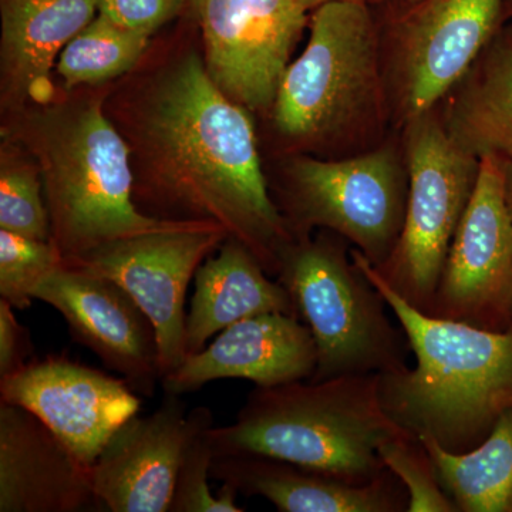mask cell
<instances>
[{"label":"cell","instance_id":"30bf717a","mask_svg":"<svg viewBox=\"0 0 512 512\" xmlns=\"http://www.w3.org/2000/svg\"><path fill=\"white\" fill-rule=\"evenodd\" d=\"M227 238L224 229L210 222H173L117 239L66 265L106 276L130 293L156 329L164 377L185 359L188 286Z\"/></svg>","mask_w":512,"mask_h":512},{"label":"cell","instance_id":"2e32d148","mask_svg":"<svg viewBox=\"0 0 512 512\" xmlns=\"http://www.w3.org/2000/svg\"><path fill=\"white\" fill-rule=\"evenodd\" d=\"M315 340L301 319L264 313L234 323L200 352L161 380L164 393H194L221 379H244L258 387L311 379L316 370Z\"/></svg>","mask_w":512,"mask_h":512},{"label":"cell","instance_id":"e0dca14e","mask_svg":"<svg viewBox=\"0 0 512 512\" xmlns=\"http://www.w3.org/2000/svg\"><path fill=\"white\" fill-rule=\"evenodd\" d=\"M104 511L90 467L35 414L0 402V512Z\"/></svg>","mask_w":512,"mask_h":512},{"label":"cell","instance_id":"603a6c76","mask_svg":"<svg viewBox=\"0 0 512 512\" xmlns=\"http://www.w3.org/2000/svg\"><path fill=\"white\" fill-rule=\"evenodd\" d=\"M153 37L97 15L64 47L56 63L57 84L76 89L114 82L137 66Z\"/></svg>","mask_w":512,"mask_h":512},{"label":"cell","instance_id":"44dd1931","mask_svg":"<svg viewBox=\"0 0 512 512\" xmlns=\"http://www.w3.org/2000/svg\"><path fill=\"white\" fill-rule=\"evenodd\" d=\"M448 136L477 157L512 160V20L439 104Z\"/></svg>","mask_w":512,"mask_h":512},{"label":"cell","instance_id":"4dcf8cb0","mask_svg":"<svg viewBox=\"0 0 512 512\" xmlns=\"http://www.w3.org/2000/svg\"><path fill=\"white\" fill-rule=\"evenodd\" d=\"M303 9L312 12L313 9L319 8V6L325 5L330 2H357V3H369V0H296Z\"/></svg>","mask_w":512,"mask_h":512},{"label":"cell","instance_id":"52a82bcc","mask_svg":"<svg viewBox=\"0 0 512 512\" xmlns=\"http://www.w3.org/2000/svg\"><path fill=\"white\" fill-rule=\"evenodd\" d=\"M268 177L295 238L318 229L340 235L375 268L392 255L406 218L409 175L403 148L382 143L355 156H282Z\"/></svg>","mask_w":512,"mask_h":512},{"label":"cell","instance_id":"cb8c5ba5","mask_svg":"<svg viewBox=\"0 0 512 512\" xmlns=\"http://www.w3.org/2000/svg\"><path fill=\"white\" fill-rule=\"evenodd\" d=\"M0 229L50 241L42 173L32 153L0 134Z\"/></svg>","mask_w":512,"mask_h":512},{"label":"cell","instance_id":"7c38bea8","mask_svg":"<svg viewBox=\"0 0 512 512\" xmlns=\"http://www.w3.org/2000/svg\"><path fill=\"white\" fill-rule=\"evenodd\" d=\"M512 224L500 158L484 157L447 252L429 315L488 330L512 328Z\"/></svg>","mask_w":512,"mask_h":512},{"label":"cell","instance_id":"d4e9b609","mask_svg":"<svg viewBox=\"0 0 512 512\" xmlns=\"http://www.w3.org/2000/svg\"><path fill=\"white\" fill-rule=\"evenodd\" d=\"M195 424L178 470L170 512H244L235 488L222 484L218 494L210 487L215 453L210 440L214 416L208 407H195Z\"/></svg>","mask_w":512,"mask_h":512},{"label":"cell","instance_id":"ffe728a7","mask_svg":"<svg viewBox=\"0 0 512 512\" xmlns=\"http://www.w3.org/2000/svg\"><path fill=\"white\" fill-rule=\"evenodd\" d=\"M244 244L227 238L194 276L195 289L185 319V357L200 352L234 323L264 315H296L285 286L269 278Z\"/></svg>","mask_w":512,"mask_h":512},{"label":"cell","instance_id":"3957f363","mask_svg":"<svg viewBox=\"0 0 512 512\" xmlns=\"http://www.w3.org/2000/svg\"><path fill=\"white\" fill-rule=\"evenodd\" d=\"M350 254L386 299L416 365L380 375L390 419L450 453L474 450L512 409V328L488 330L419 311L393 291L355 248Z\"/></svg>","mask_w":512,"mask_h":512},{"label":"cell","instance_id":"e575fe53","mask_svg":"<svg viewBox=\"0 0 512 512\" xmlns=\"http://www.w3.org/2000/svg\"><path fill=\"white\" fill-rule=\"evenodd\" d=\"M511 320H512V303H511Z\"/></svg>","mask_w":512,"mask_h":512},{"label":"cell","instance_id":"ba28073f","mask_svg":"<svg viewBox=\"0 0 512 512\" xmlns=\"http://www.w3.org/2000/svg\"><path fill=\"white\" fill-rule=\"evenodd\" d=\"M402 128L409 175L406 218L392 255L375 269L410 305L430 313L448 249L476 188L480 160L451 140L439 107Z\"/></svg>","mask_w":512,"mask_h":512},{"label":"cell","instance_id":"7a4b0ae2","mask_svg":"<svg viewBox=\"0 0 512 512\" xmlns=\"http://www.w3.org/2000/svg\"><path fill=\"white\" fill-rule=\"evenodd\" d=\"M110 84L59 86L49 103L2 116L0 134L22 143L39 164L50 242L63 264L173 224L134 204L127 144L104 109Z\"/></svg>","mask_w":512,"mask_h":512},{"label":"cell","instance_id":"8992f818","mask_svg":"<svg viewBox=\"0 0 512 512\" xmlns=\"http://www.w3.org/2000/svg\"><path fill=\"white\" fill-rule=\"evenodd\" d=\"M350 248L335 232L318 229L293 239L275 276L315 340L313 382L387 375L410 367L406 333L390 319L386 299L356 264Z\"/></svg>","mask_w":512,"mask_h":512},{"label":"cell","instance_id":"d6a6232c","mask_svg":"<svg viewBox=\"0 0 512 512\" xmlns=\"http://www.w3.org/2000/svg\"><path fill=\"white\" fill-rule=\"evenodd\" d=\"M505 20H512V0H504Z\"/></svg>","mask_w":512,"mask_h":512},{"label":"cell","instance_id":"836d02e7","mask_svg":"<svg viewBox=\"0 0 512 512\" xmlns=\"http://www.w3.org/2000/svg\"><path fill=\"white\" fill-rule=\"evenodd\" d=\"M200 3L201 0H188V10L194 12V10L198 8V5H200Z\"/></svg>","mask_w":512,"mask_h":512},{"label":"cell","instance_id":"83f0119b","mask_svg":"<svg viewBox=\"0 0 512 512\" xmlns=\"http://www.w3.org/2000/svg\"><path fill=\"white\" fill-rule=\"evenodd\" d=\"M187 10L188 0H97V15L151 36L180 19Z\"/></svg>","mask_w":512,"mask_h":512},{"label":"cell","instance_id":"1f68e13d","mask_svg":"<svg viewBox=\"0 0 512 512\" xmlns=\"http://www.w3.org/2000/svg\"><path fill=\"white\" fill-rule=\"evenodd\" d=\"M417 0H369L370 6L394 5V3H413Z\"/></svg>","mask_w":512,"mask_h":512},{"label":"cell","instance_id":"277c9868","mask_svg":"<svg viewBox=\"0 0 512 512\" xmlns=\"http://www.w3.org/2000/svg\"><path fill=\"white\" fill-rule=\"evenodd\" d=\"M308 29L268 111L279 156L340 158L380 146L392 109L372 6L325 3Z\"/></svg>","mask_w":512,"mask_h":512},{"label":"cell","instance_id":"8fae6325","mask_svg":"<svg viewBox=\"0 0 512 512\" xmlns=\"http://www.w3.org/2000/svg\"><path fill=\"white\" fill-rule=\"evenodd\" d=\"M191 13L212 82L254 116L268 114L311 12L296 0H201Z\"/></svg>","mask_w":512,"mask_h":512},{"label":"cell","instance_id":"d6986e66","mask_svg":"<svg viewBox=\"0 0 512 512\" xmlns=\"http://www.w3.org/2000/svg\"><path fill=\"white\" fill-rule=\"evenodd\" d=\"M211 477L281 512H407L409 494L394 474L356 484L309 468L258 456L215 454Z\"/></svg>","mask_w":512,"mask_h":512},{"label":"cell","instance_id":"6da1fadb","mask_svg":"<svg viewBox=\"0 0 512 512\" xmlns=\"http://www.w3.org/2000/svg\"><path fill=\"white\" fill-rule=\"evenodd\" d=\"M104 109L126 141L138 210L158 221L218 225L278 274L295 237L269 190L254 114L212 82L190 10L111 82Z\"/></svg>","mask_w":512,"mask_h":512},{"label":"cell","instance_id":"5b68a950","mask_svg":"<svg viewBox=\"0 0 512 512\" xmlns=\"http://www.w3.org/2000/svg\"><path fill=\"white\" fill-rule=\"evenodd\" d=\"M380 375L256 386L231 424L212 426L215 454H258L365 484L389 473L379 456L406 433L380 400Z\"/></svg>","mask_w":512,"mask_h":512},{"label":"cell","instance_id":"484cf974","mask_svg":"<svg viewBox=\"0 0 512 512\" xmlns=\"http://www.w3.org/2000/svg\"><path fill=\"white\" fill-rule=\"evenodd\" d=\"M379 456L409 494L407 512H460L440 483L437 468L423 441L409 433L387 440Z\"/></svg>","mask_w":512,"mask_h":512},{"label":"cell","instance_id":"9a60e30c","mask_svg":"<svg viewBox=\"0 0 512 512\" xmlns=\"http://www.w3.org/2000/svg\"><path fill=\"white\" fill-rule=\"evenodd\" d=\"M195 424L183 396L164 393L153 413L134 414L90 467L104 511L170 512L178 470Z\"/></svg>","mask_w":512,"mask_h":512},{"label":"cell","instance_id":"f1b7e54d","mask_svg":"<svg viewBox=\"0 0 512 512\" xmlns=\"http://www.w3.org/2000/svg\"><path fill=\"white\" fill-rule=\"evenodd\" d=\"M13 309L0 299V377L13 375L33 360L29 329L19 322Z\"/></svg>","mask_w":512,"mask_h":512},{"label":"cell","instance_id":"f546056e","mask_svg":"<svg viewBox=\"0 0 512 512\" xmlns=\"http://www.w3.org/2000/svg\"><path fill=\"white\" fill-rule=\"evenodd\" d=\"M500 161L501 168H503L504 200L512 224V160H501L500 158Z\"/></svg>","mask_w":512,"mask_h":512},{"label":"cell","instance_id":"4316f807","mask_svg":"<svg viewBox=\"0 0 512 512\" xmlns=\"http://www.w3.org/2000/svg\"><path fill=\"white\" fill-rule=\"evenodd\" d=\"M62 264L52 242L0 229V299L13 308H30L37 285Z\"/></svg>","mask_w":512,"mask_h":512},{"label":"cell","instance_id":"4fadbf2b","mask_svg":"<svg viewBox=\"0 0 512 512\" xmlns=\"http://www.w3.org/2000/svg\"><path fill=\"white\" fill-rule=\"evenodd\" d=\"M35 299L56 309L74 342L92 350L134 392L154 396L163 379L156 329L126 289L89 269L62 264L37 285Z\"/></svg>","mask_w":512,"mask_h":512},{"label":"cell","instance_id":"ac0fdd59","mask_svg":"<svg viewBox=\"0 0 512 512\" xmlns=\"http://www.w3.org/2000/svg\"><path fill=\"white\" fill-rule=\"evenodd\" d=\"M97 0H0V116L55 99L57 60Z\"/></svg>","mask_w":512,"mask_h":512},{"label":"cell","instance_id":"5bb4252c","mask_svg":"<svg viewBox=\"0 0 512 512\" xmlns=\"http://www.w3.org/2000/svg\"><path fill=\"white\" fill-rule=\"evenodd\" d=\"M138 396L123 377L64 356L33 359L0 377V402L35 414L89 467L111 434L140 413Z\"/></svg>","mask_w":512,"mask_h":512},{"label":"cell","instance_id":"7402d4cb","mask_svg":"<svg viewBox=\"0 0 512 512\" xmlns=\"http://www.w3.org/2000/svg\"><path fill=\"white\" fill-rule=\"evenodd\" d=\"M421 441L460 512H512V409L467 453H450L434 441Z\"/></svg>","mask_w":512,"mask_h":512},{"label":"cell","instance_id":"9c48e42d","mask_svg":"<svg viewBox=\"0 0 512 512\" xmlns=\"http://www.w3.org/2000/svg\"><path fill=\"white\" fill-rule=\"evenodd\" d=\"M383 39L392 119L407 121L439 106L504 25V0L397 3Z\"/></svg>","mask_w":512,"mask_h":512}]
</instances>
